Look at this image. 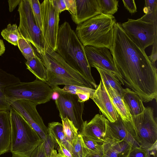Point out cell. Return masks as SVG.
<instances>
[{
	"mask_svg": "<svg viewBox=\"0 0 157 157\" xmlns=\"http://www.w3.org/2000/svg\"><path fill=\"white\" fill-rule=\"evenodd\" d=\"M76 14L72 18L77 25L101 14L97 0H75Z\"/></svg>",
	"mask_w": 157,
	"mask_h": 157,
	"instance_id": "17",
	"label": "cell"
},
{
	"mask_svg": "<svg viewBox=\"0 0 157 157\" xmlns=\"http://www.w3.org/2000/svg\"><path fill=\"white\" fill-rule=\"evenodd\" d=\"M20 82L18 78L0 68V110L9 111L10 106L5 95V88Z\"/></svg>",
	"mask_w": 157,
	"mask_h": 157,
	"instance_id": "21",
	"label": "cell"
},
{
	"mask_svg": "<svg viewBox=\"0 0 157 157\" xmlns=\"http://www.w3.org/2000/svg\"><path fill=\"white\" fill-rule=\"evenodd\" d=\"M18 11L20 16L18 29L20 35L33 45L39 55L44 53L47 44L36 23L29 0H22Z\"/></svg>",
	"mask_w": 157,
	"mask_h": 157,
	"instance_id": "8",
	"label": "cell"
},
{
	"mask_svg": "<svg viewBox=\"0 0 157 157\" xmlns=\"http://www.w3.org/2000/svg\"><path fill=\"white\" fill-rule=\"evenodd\" d=\"M145 2L143 11L145 14L139 19L146 22H157V0H145Z\"/></svg>",
	"mask_w": 157,
	"mask_h": 157,
	"instance_id": "26",
	"label": "cell"
},
{
	"mask_svg": "<svg viewBox=\"0 0 157 157\" xmlns=\"http://www.w3.org/2000/svg\"><path fill=\"white\" fill-rule=\"evenodd\" d=\"M18 47L26 60H29L37 55L30 43L20 36L17 43Z\"/></svg>",
	"mask_w": 157,
	"mask_h": 157,
	"instance_id": "31",
	"label": "cell"
},
{
	"mask_svg": "<svg viewBox=\"0 0 157 157\" xmlns=\"http://www.w3.org/2000/svg\"><path fill=\"white\" fill-rule=\"evenodd\" d=\"M54 91L57 92L59 98L55 100V103L61 118L67 117L71 121L81 133L84 121L82 116L84 106V102H80L76 94L63 91L58 86L51 87Z\"/></svg>",
	"mask_w": 157,
	"mask_h": 157,
	"instance_id": "9",
	"label": "cell"
},
{
	"mask_svg": "<svg viewBox=\"0 0 157 157\" xmlns=\"http://www.w3.org/2000/svg\"><path fill=\"white\" fill-rule=\"evenodd\" d=\"M78 98V101L80 102H84L90 98H92V96L89 93H82L76 94Z\"/></svg>",
	"mask_w": 157,
	"mask_h": 157,
	"instance_id": "41",
	"label": "cell"
},
{
	"mask_svg": "<svg viewBox=\"0 0 157 157\" xmlns=\"http://www.w3.org/2000/svg\"><path fill=\"white\" fill-rule=\"evenodd\" d=\"M82 135L84 142L88 149V153L96 155L102 154V144H99L84 135Z\"/></svg>",
	"mask_w": 157,
	"mask_h": 157,
	"instance_id": "32",
	"label": "cell"
},
{
	"mask_svg": "<svg viewBox=\"0 0 157 157\" xmlns=\"http://www.w3.org/2000/svg\"><path fill=\"white\" fill-rule=\"evenodd\" d=\"M29 1L36 23L37 26L41 30L42 22L41 4L38 0H29Z\"/></svg>",
	"mask_w": 157,
	"mask_h": 157,
	"instance_id": "33",
	"label": "cell"
},
{
	"mask_svg": "<svg viewBox=\"0 0 157 157\" xmlns=\"http://www.w3.org/2000/svg\"><path fill=\"white\" fill-rule=\"evenodd\" d=\"M59 94L56 92L53 91L52 96V99L55 100L59 98Z\"/></svg>",
	"mask_w": 157,
	"mask_h": 157,
	"instance_id": "45",
	"label": "cell"
},
{
	"mask_svg": "<svg viewBox=\"0 0 157 157\" xmlns=\"http://www.w3.org/2000/svg\"><path fill=\"white\" fill-rule=\"evenodd\" d=\"M86 157H102L101 155H96L88 153Z\"/></svg>",
	"mask_w": 157,
	"mask_h": 157,
	"instance_id": "46",
	"label": "cell"
},
{
	"mask_svg": "<svg viewBox=\"0 0 157 157\" xmlns=\"http://www.w3.org/2000/svg\"><path fill=\"white\" fill-rule=\"evenodd\" d=\"M124 6L131 14L137 12V8L134 0H123Z\"/></svg>",
	"mask_w": 157,
	"mask_h": 157,
	"instance_id": "39",
	"label": "cell"
},
{
	"mask_svg": "<svg viewBox=\"0 0 157 157\" xmlns=\"http://www.w3.org/2000/svg\"><path fill=\"white\" fill-rule=\"evenodd\" d=\"M131 121L140 147L150 151H157V123L153 108L145 107L141 114L132 116Z\"/></svg>",
	"mask_w": 157,
	"mask_h": 157,
	"instance_id": "7",
	"label": "cell"
},
{
	"mask_svg": "<svg viewBox=\"0 0 157 157\" xmlns=\"http://www.w3.org/2000/svg\"><path fill=\"white\" fill-rule=\"evenodd\" d=\"M62 90L66 92L76 95L79 93H89L92 97L95 90L94 89L71 85H65Z\"/></svg>",
	"mask_w": 157,
	"mask_h": 157,
	"instance_id": "35",
	"label": "cell"
},
{
	"mask_svg": "<svg viewBox=\"0 0 157 157\" xmlns=\"http://www.w3.org/2000/svg\"><path fill=\"white\" fill-rule=\"evenodd\" d=\"M11 142L12 157H30L43 140L21 115L10 106Z\"/></svg>",
	"mask_w": 157,
	"mask_h": 157,
	"instance_id": "5",
	"label": "cell"
},
{
	"mask_svg": "<svg viewBox=\"0 0 157 157\" xmlns=\"http://www.w3.org/2000/svg\"><path fill=\"white\" fill-rule=\"evenodd\" d=\"M86 56L90 67H98L113 73L121 84L123 82L117 69L110 51L105 48H97L91 46L84 47Z\"/></svg>",
	"mask_w": 157,
	"mask_h": 157,
	"instance_id": "13",
	"label": "cell"
},
{
	"mask_svg": "<svg viewBox=\"0 0 157 157\" xmlns=\"http://www.w3.org/2000/svg\"><path fill=\"white\" fill-rule=\"evenodd\" d=\"M44 148L48 157H58L57 151L58 144L48 135L46 140L44 141Z\"/></svg>",
	"mask_w": 157,
	"mask_h": 157,
	"instance_id": "34",
	"label": "cell"
},
{
	"mask_svg": "<svg viewBox=\"0 0 157 157\" xmlns=\"http://www.w3.org/2000/svg\"><path fill=\"white\" fill-rule=\"evenodd\" d=\"M52 88L45 82L36 79L30 82H20L6 87L5 95L10 105L20 100L30 101L38 105L44 104L52 99Z\"/></svg>",
	"mask_w": 157,
	"mask_h": 157,
	"instance_id": "6",
	"label": "cell"
},
{
	"mask_svg": "<svg viewBox=\"0 0 157 157\" xmlns=\"http://www.w3.org/2000/svg\"><path fill=\"white\" fill-rule=\"evenodd\" d=\"M41 32L46 44L56 52L60 12L55 0H45L41 4Z\"/></svg>",
	"mask_w": 157,
	"mask_h": 157,
	"instance_id": "11",
	"label": "cell"
},
{
	"mask_svg": "<svg viewBox=\"0 0 157 157\" xmlns=\"http://www.w3.org/2000/svg\"><path fill=\"white\" fill-rule=\"evenodd\" d=\"M122 97L132 116L142 113L145 107L140 98L128 88L123 89Z\"/></svg>",
	"mask_w": 157,
	"mask_h": 157,
	"instance_id": "20",
	"label": "cell"
},
{
	"mask_svg": "<svg viewBox=\"0 0 157 157\" xmlns=\"http://www.w3.org/2000/svg\"><path fill=\"white\" fill-rule=\"evenodd\" d=\"M3 39L14 46L17 45L18 40L20 37L17 25L16 24H8L7 27L1 32Z\"/></svg>",
	"mask_w": 157,
	"mask_h": 157,
	"instance_id": "27",
	"label": "cell"
},
{
	"mask_svg": "<svg viewBox=\"0 0 157 157\" xmlns=\"http://www.w3.org/2000/svg\"><path fill=\"white\" fill-rule=\"evenodd\" d=\"M116 23L113 15L101 13L78 25L75 33L84 47L110 50L113 43Z\"/></svg>",
	"mask_w": 157,
	"mask_h": 157,
	"instance_id": "3",
	"label": "cell"
},
{
	"mask_svg": "<svg viewBox=\"0 0 157 157\" xmlns=\"http://www.w3.org/2000/svg\"><path fill=\"white\" fill-rule=\"evenodd\" d=\"M95 68L99 72L101 79L103 81L105 86L114 89L122 96L124 88L116 76L113 73L106 70L98 67Z\"/></svg>",
	"mask_w": 157,
	"mask_h": 157,
	"instance_id": "25",
	"label": "cell"
},
{
	"mask_svg": "<svg viewBox=\"0 0 157 157\" xmlns=\"http://www.w3.org/2000/svg\"><path fill=\"white\" fill-rule=\"evenodd\" d=\"M151 151L140 147H132L128 157H150Z\"/></svg>",
	"mask_w": 157,
	"mask_h": 157,
	"instance_id": "36",
	"label": "cell"
},
{
	"mask_svg": "<svg viewBox=\"0 0 157 157\" xmlns=\"http://www.w3.org/2000/svg\"><path fill=\"white\" fill-rule=\"evenodd\" d=\"M91 99L98 106L102 114L109 121L113 122L117 120L119 115L112 103L108 92L102 80H100Z\"/></svg>",
	"mask_w": 157,
	"mask_h": 157,
	"instance_id": "15",
	"label": "cell"
},
{
	"mask_svg": "<svg viewBox=\"0 0 157 157\" xmlns=\"http://www.w3.org/2000/svg\"><path fill=\"white\" fill-rule=\"evenodd\" d=\"M71 145V153L75 157H86L89 151L81 133L79 132L72 141Z\"/></svg>",
	"mask_w": 157,
	"mask_h": 157,
	"instance_id": "28",
	"label": "cell"
},
{
	"mask_svg": "<svg viewBox=\"0 0 157 157\" xmlns=\"http://www.w3.org/2000/svg\"><path fill=\"white\" fill-rule=\"evenodd\" d=\"M68 10L71 14V18L76 14L75 0H64Z\"/></svg>",
	"mask_w": 157,
	"mask_h": 157,
	"instance_id": "40",
	"label": "cell"
},
{
	"mask_svg": "<svg viewBox=\"0 0 157 157\" xmlns=\"http://www.w3.org/2000/svg\"><path fill=\"white\" fill-rule=\"evenodd\" d=\"M57 6L60 13L62 12L67 10L64 0H55Z\"/></svg>",
	"mask_w": 157,
	"mask_h": 157,
	"instance_id": "42",
	"label": "cell"
},
{
	"mask_svg": "<svg viewBox=\"0 0 157 157\" xmlns=\"http://www.w3.org/2000/svg\"><path fill=\"white\" fill-rule=\"evenodd\" d=\"M39 56L48 71V79L45 82L51 87L59 85H71L94 88L89 81L47 44L45 52Z\"/></svg>",
	"mask_w": 157,
	"mask_h": 157,
	"instance_id": "4",
	"label": "cell"
},
{
	"mask_svg": "<svg viewBox=\"0 0 157 157\" xmlns=\"http://www.w3.org/2000/svg\"><path fill=\"white\" fill-rule=\"evenodd\" d=\"M102 157H128L132 147L123 141L110 139L102 144Z\"/></svg>",
	"mask_w": 157,
	"mask_h": 157,
	"instance_id": "19",
	"label": "cell"
},
{
	"mask_svg": "<svg viewBox=\"0 0 157 157\" xmlns=\"http://www.w3.org/2000/svg\"><path fill=\"white\" fill-rule=\"evenodd\" d=\"M10 105L21 115L43 140H46L48 136V128L36 109V104L29 100H20Z\"/></svg>",
	"mask_w": 157,
	"mask_h": 157,
	"instance_id": "12",
	"label": "cell"
},
{
	"mask_svg": "<svg viewBox=\"0 0 157 157\" xmlns=\"http://www.w3.org/2000/svg\"><path fill=\"white\" fill-rule=\"evenodd\" d=\"M11 142L10 111L0 110V155L10 151Z\"/></svg>",
	"mask_w": 157,
	"mask_h": 157,
	"instance_id": "18",
	"label": "cell"
},
{
	"mask_svg": "<svg viewBox=\"0 0 157 157\" xmlns=\"http://www.w3.org/2000/svg\"><path fill=\"white\" fill-rule=\"evenodd\" d=\"M5 51V47L2 40L0 39V56L3 55Z\"/></svg>",
	"mask_w": 157,
	"mask_h": 157,
	"instance_id": "44",
	"label": "cell"
},
{
	"mask_svg": "<svg viewBox=\"0 0 157 157\" xmlns=\"http://www.w3.org/2000/svg\"><path fill=\"white\" fill-rule=\"evenodd\" d=\"M108 120L102 114H97L90 121H84L82 135L101 144L112 139Z\"/></svg>",
	"mask_w": 157,
	"mask_h": 157,
	"instance_id": "14",
	"label": "cell"
},
{
	"mask_svg": "<svg viewBox=\"0 0 157 157\" xmlns=\"http://www.w3.org/2000/svg\"><path fill=\"white\" fill-rule=\"evenodd\" d=\"M22 0H16L8 1L9 6V11L10 12H12L21 3Z\"/></svg>",
	"mask_w": 157,
	"mask_h": 157,
	"instance_id": "43",
	"label": "cell"
},
{
	"mask_svg": "<svg viewBox=\"0 0 157 157\" xmlns=\"http://www.w3.org/2000/svg\"><path fill=\"white\" fill-rule=\"evenodd\" d=\"M58 146L57 149L58 150V157H75L72 153L61 144L57 143Z\"/></svg>",
	"mask_w": 157,
	"mask_h": 157,
	"instance_id": "38",
	"label": "cell"
},
{
	"mask_svg": "<svg viewBox=\"0 0 157 157\" xmlns=\"http://www.w3.org/2000/svg\"><path fill=\"white\" fill-rule=\"evenodd\" d=\"M101 13L113 15L118 9V2L117 0H97Z\"/></svg>",
	"mask_w": 157,
	"mask_h": 157,
	"instance_id": "30",
	"label": "cell"
},
{
	"mask_svg": "<svg viewBox=\"0 0 157 157\" xmlns=\"http://www.w3.org/2000/svg\"><path fill=\"white\" fill-rule=\"evenodd\" d=\"M27 69L36 77V79L46 82L48 81V71L40 58L37 55L25 62Z\"/></svg>",
	"mask_w": 157,
	"mask_h": 157,
	"instance_id": "24",
	"label": "cell"
},
{
	"mask_svg": "<svg viewBox=\"0 0 157 157\" xmlns=\"http://www.w3.org/2000/svg\"><path fill=\"white\" fill-rule=\"evenodd\" d=\"M105 86L112 103L121 118L124 121L128 122L131 121L132 116L122 96L116 90L112 87Z\"/></svg>",
	"mask_w": 157,
	"mask_h": 157,
	"instance_id": "22",
	"label": "cell"
},
{
	"mask_svg": "<svg viewBox=\"0 0 157 157\" xmlns=\"http://www.w3.org/2000/svg\"><path fill=\"white\" fill-rule=\"evenodd\" d=\"M121 25L128 37L144 51L157 41V22L128 19Z\"/></svg>",
	"mask_w": 157,
	"mask_h": 157,
	"instance_id": "10",
	"label": "cell"
},
{
	"mask_svg": "<svg viewBox=\"0 0 157 157\" xmlns=\"http://www.w3.org/2000/svg\"><path fill=\"white\" fill-rule=\"evenodd\" d=\"M114 40L109 50L124 85L135 92L143 101L147 102L157 97V69L145 51L128 37L121 24L114 27Z\"/></svg>",
	"mask_w": 157,
	"mask_h": 157,
	"instance_id": "1",
	"label": "cell"
},
{
	"mask_svg": "<svg viewBox=\"0 0 157 157\" xmlns=\"http://www.w3.org/2000/svg\"><path fill=\"white\" fill-rule=\"evenodd\" d=\"M48 135L57 144L60 143L71 153V144L65 138L62 124L58 122H52L48 124Z\"/></svg>",
	"mask_w": 157,
	"mask_h": 157,
	"instance_id": "23",
	"label": "cell"
},
{
	"mask_svg": "<svg viewBox=\"0 0 157 157\" xmlns=\"http://www.w3.org/2000/svg\"><path fill=\"white\" fill-rule=\"evenodd\" d=\"M61 119L65 138L71 144L72 141L77 137L79 133L78 130L67 117L61 118Z\"/></svg>",
	"mask_w": 157,
	"mask_h": 157,
	"instance_id": "29",
	"label": "cell"
},
{
	"mask_svg": "<svg viewBox=\"0 0 157 157\" xmlns=\"http://www.w3.org/2000/svg\"><path fill=\"white\" fill-rule=\"evenodd\" d=\"M56 52L69 65L89 81L95 89L97 88L98 86L92 75L84 46L67 21L59 27Z\"/></svg>",
	"mask_w": 157,
	"mask_h": 157,
	"instance_id": "2",
	"label": "cell"
},
{
	"mask_svg": "<svg viewBox=\"0 0 157 157\" xmlns=\"http://www.w3.org/2000/svg\"><path fill=\"white\" fill-rule=\"evenodd\" d=\"M108 124L112 139L125 141L130 144L132 147H140L136 140L131 121H124L119 115L114 122L109 121Z\"/></svg>",
	"mask_w": 157,
	"mask_h": 157,
	"instance_id": "16",
	"label": "cell"
},
{
	"mask_svg": "<svg viewBox=\"0 0 157 157\" xmlns=\"http://www.w3.org/2000/svg\"><path fill=\"white\" fill-rule=\"evenodd\" d=\"M30 157H48L44 148V140L40 142L34 149Z\"/></svg>",
	"mask_w": 157,
	"mask_h": 157,
	"instance_id": "37",
	"label": "cell"
}]
</instances>
